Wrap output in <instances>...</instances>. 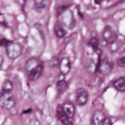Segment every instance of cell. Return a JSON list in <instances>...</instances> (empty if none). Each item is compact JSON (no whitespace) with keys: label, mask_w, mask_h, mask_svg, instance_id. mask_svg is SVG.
I'll return each instance as SVG.
<instances>
[{"label":"cell","mask_w":125,"mask_h":125,"mask_svg":"<svg viewBox=\"0 0 125 125\" xmlns=\"http://www.w3.org/2000/svg\"><path fill=\"white\" fill-rule=\"evenodd\" d=\"M62 24L69 30H73L76 25V20L73 12L69 9L66 10L62 15Z\"/></svg>","instance_id":"obj_1"},{"label":"cell","mask_w":125,"mask_h":125,"mask_svg":"<svg viewBox=\"0 0 125 125\" xmlns=\"http://www.w3.org/2000/svg\"><path fill=\"white\" fill-rule=\"evenodd\" d=\"M22 47L20 43L12 42L6 47L7 55L12 60L19 58L22 53Z\"/></svg>","instance_id":"obj_2"},{"label":"cell","mask_w":125,"mask_h":125,"mask_svg":"<svg viewBox=\"0 0 125 125\" xmlns=\"http://www.w3.org/2000/svg\"><path fill=\"white\" fill-rule=\"evenodd\" d=\"M0 104L6 109L12 108L16 104V99L10 93H2L0 97Z\"/></svg>","instance_id":"obj_3"},{"label":"cell","mask_w":125,"mask_h":125,"mask_svg":"<svg viewBox=\"0 0 125 125\" xmlns=\"http://www.w3.org/2000/svg\"><path fill=\"white\" fill-rule=\"evenodd\" d=\"M88 94L83 88H79L76 92V102L79 105H84L87 102Z\"/></svg>","instance_id":"obj_4"},{"label":"cell","mask_w":125,"mask_h":125,"mask_svg":"<svg viewBox=\"0 0 125 125\" xmlns=\"http://www.w3.org/2000/svg\"><path fill=\"white\" fill-rule=\"evenodd\" d=\"M43 69V65L40 63L36 67L28 72V78L31 81H35L38 80L42 73Z\"/></svg>","instance_id":"obj_5"},{"label":"cell","mask_w":125,"mask_h":125,"mask_svg":"<svg viewBox=\"0 0 125 125\" xmlns=\"http://www.w3.org/2000/svg\"><path fill=\"white\" fill-rule=\"evenodd\" d=\"M116 35L112 30L110 27L107 26L105 27L103 32V39L106 41L107 43H110L116 39Z\"/></svg>","instance_id":"obj_6"},{"label":"cell","mask_w":125,"mask_h":125,"mask_svg":"<svg viewBox=\"0 0 125 125\" xmlns=\"http://www.w3.org/2000/svg\"><path fill=\"white\" fill-rule=\"evenodd\" d=\"M54 31L56 36L59 38H64L67 34L63 25L59 21H57L55 23L54 26Z\"/></svg>","instance_id":"obj_7"},{"label":"cell","mask_w":125,"mask_h":125,"mask_svg":"<svg viewBox=\"0 0 125 125\" xmlns=\"http://www.w3.org/2000/svg\"><path fill=\"white\" fill-rule=\"evenodd\" d=\"M57 115L63 125H72V122L69 120L68 117L64 113L62 106H59L58 107Z\"/></svg>","instance_id":"obj_8"},{"label":"cell","mask_w":125,"mask_h":125,"mask_svg":"<svg viewBox=\"0 0 125 125\" xmlns=\"http://www.w3.org/2000/svg\"><path fill=\"white\" fill-rule=\"evenodd\" d=\"M71 69V63L69 60L66 58H63L60 63V69L61 73L65 75L68 73Z\"/></svg>","instance_id":"obj_9"},{"label":"cell","mask_w":125,"mask_h":125,"mask_svg":"<svg viewBox=\"0 0 125 125\" xmlns=\"http://www.w3.org/2000/svg\"><path fill=\"white\" fill-rule=\"evenodd\" d=\"M112 64L108 61L104 60L100 63L99 66V71L103 74H107L112 70Z\"/></svg>","instance_id":"obj_10"},{"label":"cell","mask_w":125,"mask_h":125,"mask_svg":"<svg viewBox=\"0 0 125 125\" xmlns=\"http://www.w3.org/2000/svg\"><path fill=\"white\" fill-rule=\"evenodd\" d=\"M105 117L103 112L100 110H96L93 116V122L94 125H103Z\"/></svg>","instance_id":"obj_11"},{"label":"cell","mask_w":125,"mask_h":125,"mask_svg":"<svg viewBox=\"0 0 125 125\" xmlns=\"http://www.w3.org/2000/svg\"><path fill=\"white\" fill-rule=\"evenodd\" d=\"M39 60L36 58H31L28 59L25 64V69L28 73L36 67L39 64Z\"/></svg>","instance_id":"obj_12"},{"label":"cell","mask_w":125,"mask_h":125,"mask_svg":"<svg viewBox=\"0 0 125 125\" xmlns=\"http://www.w3.org/2000/svg\"><path fill=\"white\" fill-rule=\"evenodd\" d=\"M63 110L68 118H72L75 113V106L70 103H65L62 106Z\"/></svg>","instance_id":"obj_13"},{"label":"cell","mask_w":125,"mask_h":125,"mask_svg":"<svg viewBox=\"0 0 125 125\" xmlns=\"http://www.w3.org/2000/svg\"><path fill=\"white\" fill-rule=\"evenodd\" d=\"M114 87L120 91H125V77H120L113 83Z\"/></svg>","instance_id":"obj_14"},{"label":"cell","mask_w":125,"mask_h":125,"mask_svg":"<svg viewBox=\"0 0 125 125\" xmlns=\"http://www.w3.org/2000/svg\"><path fill=\"white\" fill-rule=\"evenodd\" d=\"M13 88L12 82L9 80H6L4 81L2 85V93H10Z\"/></svg>","instance_id":"obj_15"},{"label":"cell","mask_w":125,"mask_h":125,"mask_svg":"<svg viewBox=\"0 0 125 125\" xmlns=\"http://www.w3.org/2000/svg\"><path fill=\"white\" fill-rule=\"evenodd\" d=\"M47 3L45 0H34V7L38 11H41L46 8Z\"/></svg>","instance_id":"obj_16"},{"label":"cell","mask_w":125,"mask_h":125,"mask_svg":"<svg viewBox=\"0 0 125 125\" xmlns=\"http://www.w3.org/2000/svg\"><path fill=\"white\" fill-rule=\"evenodd\" d=\"M100 41L96 37H92L88 42V45L90 46L94 50L97 51L99 49Z\"/></svg>","instance_id":"obj_17"},{"label":"cell","mask_w":125,"mask_h":125,"mask_svg":"<svg viewBox=\"0 0 125 125\" xmlns=\"http://www.w3.org/2000/svg\"><path fill=\"white\" fill-rule=\"evenodd\" d=\"M67 87V83L64 80H60L57 83V89L58 91L62 93L63 92Z\"/></svg>","instance_id":"obj_18"},{"label":"cell","mask_w":125,"mask_h":125,"mask_svg":"<svg viewBox=\"0 0 125 125\" xmlns=\"http://www.w3.org/2000/svg\"><path fill=\"white\" fill-rule=\"evenodd\" d=\"M120 47V42L116 40L109 43V49L111 52H116Z\"/></svg>","instance_id":"obj_19"},{"label":"cell","mask_w":125,"mask_h":125,"mask_svg":"<svg viewBox=\"0 0 125 125\" xmlns=\"http://www.w3.org/2000/svg\"><path fill=\"white\" fill-rule=\"evenodd\" d=\"M69 6L67 5H61L57 7L56 14L58 17L61 16L66 10L68 9Z\"/></svg>","instance_id":"obj_20"},{"label":"cell","mask_w":125,"mask_h":125,"mask_svg":"<svg viewBox=\"0 0 125 125\" xmlns=\"http://www.w3.org/2000/svg\"><path fill=\"white\" fill-rule=\"evenodd\" d=\"M86 66H87V68L90 72H93L96 69V64L92 61H90L89 62H88L87 63Z\"/></svg>","instance_id":"obj_21"},{"label":"cell","mask_w":125,"mask_h":125,"mask_svg":"<svg viewBox=\"0 0 125 125\" xmlns=\"http://www.w3.org/2000/svg\"><path fill=\"white\" fill-rule=\"evenodd\" d=\"M59 59L56 57H53L50 60L49 64L50 66L53 67L58 65L59 64Z\"/></svg>","instance_id":"obj_22"},{"label":"cell","mask_w":125,"mask_h":125,"mask_svg":"<svg viewBox=\"0 0 125 125\" xmlns=\"http://www.w3.org/2000/svg\"><path fill=\"white\" fill-rule=\"evenodd\" d=\"M11 42V41H10L6 38H2L0 40V46L6 47Z\"/></svg>","instance_id":"obj_23"},{"label":"cell","mask_w":125,"mask_h":125,"mask_svg":"<svg viewBox=\"0 0 125 125\" xmlns=\"http://www.w3.org/2000/svg\"><path fill=\"white\" fill-rule=\"evenodd\" d=\"M117 64L122 68H125V57L119 58L117 61Z\"/></svg>","instance_id":"obj_24"},{"label":"cell","mask_w":125,"mask_h":125,"mask_svg":"<svg viewBox=\"0 0 125 125\" xmlns=\"http://www.w3.org/2000/svg\"><path fill=\"white\" fill-rule=\"evenodd\" d=\"M28 125H42L41 122L36 118H32L30 120Z\"/></svg>","instance_id":"obj_25"},{"label":"cell","mask_w":125,"mask_h":125,"mask_svg":"<svg viewBox=\"0 0 125 125\" xmlns=\"http://www.w3.org/2000/svg\"><path fill=\"white\" fill-rule=\"evenodd\" d=\"M16 2L21 7H24L26 5L27 0H15Z\"/></svg>","instance_id":"obj_26"},{"label":"cell","mask_w":125,"mask_h":125,"mask_svg":"<svg viewBox=\"0 0 125 125\" xmlns=\"http://www.w3.org/2000/svg\"><path fill=\"white\" fill-rule=\"evenodd\" d=\"M103 125H112V121L109 118H106L104 119Z\"/></svg>","instance_id":"obj_27"},{"label":"cell","mask_w":125,"mask_h":125,"mask_svg":"<svg viewBox=\"0 0 125 125\" xmlns=\"http://www.w3.org/2000/svg\"><path fill=\"white\" fill-rule=\"evenodd\" d=\"M102 0H94V3L96 5H100L102 2Z\"/></svg>","instance_id":"obj_28"},{"label":"cell","mask_w":125,"mask_h":125,"mask_svg":"<svg viewBox=\"0 0 125 125\" xmlns=\"http://www.w3.org/2000/svg\"><path fill=\"white\" fill-rule=\"evenodd\" d=\"M3 62V57L2 55H0V69L1 68Z\"/></svg>","instance_id":"obj_29"},{"label":"cell","mask_w":125,"mask_h":125,"mask_svg":"<svg viewBox=\"0 0 125 125\" xmlns=\"http://www.w3.org/2000/svg\"><path fill=\"white\" fill-rule=\"evenodd\" d=\"M32 111V109L31 108H28L27 109H26L22 112V114H27L31 112Z\"/></svg>","instance_id":"obj_30"},{"label":"cell","mask_w":125,"mask_h":125,"mask_svg":"<svg viewBox=\"0 0 125 125\" xmlns=\"http://www.w3.org/2000/svg\"><path fill=\"white\" fill-rule=\"evenodd\" d=\"M103 0V1H104V0Z\"/></svg>","instance_id":"obj_31"}]
</instances>
